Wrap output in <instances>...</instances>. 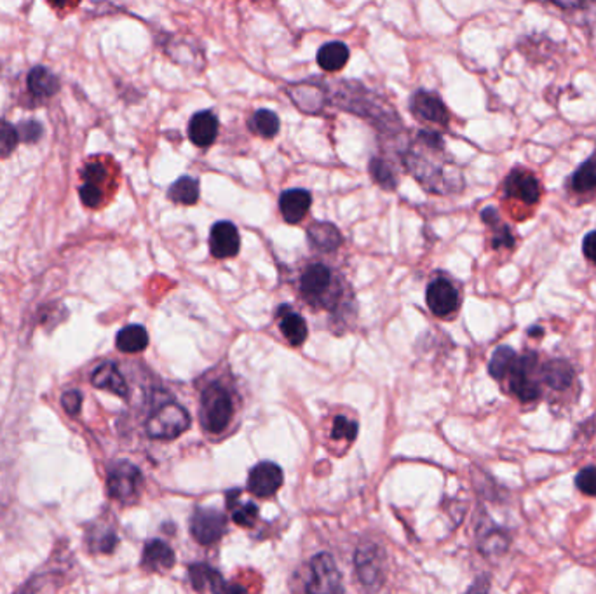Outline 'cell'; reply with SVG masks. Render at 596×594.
<instances>
[{
  "label": "cell",
  "instance_id": "ac0fdd59",
  "mask_svg": "<svg viewBox=\"0 0 596 594\" xmlns=\"http://www.w3.org/2000/svg\"><path fill=\"white\" fill-rule=\"evenodd\" d=\"M277 327L283 333V336L288 340V344L294 345V347L302 345L307 338V333H309L305 319L298 312L292 310L288 305L279 307V310H277Z\"/></svg>",
  "mask_w": 596,
  "mask_h": 594
},
{
  "label": "cell",
  "instance_id": "83f0119b",
  "mask_svg": "<svg viewBox=\"0 0 596 594\" xmlns=\"http://www.w3.org/2000/svg\"><path fill=\"white\" fill-rule=\"evenodd\" d=\"M239 490L227 492V507L231 509L232 520L239 527H253L259 518V507L253 502L237 504Z\"/></svg>",
  "mask_w": 596,
  "mask_h": 594
},
{
  "label": "cell",
  "instance_id": "3957f363",
  "mask_svg": "<svg viewBox=\"0 0 596 594\" xmlns=\"http://www.w3.org/2000/svg\"><path fill=\"white\" fill-rule=\"evenodd\" d=\"M112 173L114 169L110 167V161L103 157L91 159L82 167V185L79 187V196L86 208L98 209L106 202L108 194H112L110 187L115 185Z\"/></svg>",
  "mask_w": 596,
  "mask_h": 594
},
{
  "label": "cell",
  "instance_id": "ffe728a7",
  "mask_svg": "<svg viewBox=\"0 0 596 594\" xmlns=\"http://www.w3.org/2000/svg\"><path fill=\"white\" fill-rule=\"evenodd\" d=\"M91 384L97 389L108 391L119 397H128V384L114 363L99 364L91 375Z\"/></svg>",
  "mask_w": 596,
  "mask_h": 594
},
{
  "label": "cell",
  "instance_id": "e575fe53",
  "mask_svg": "<svg viewBox=\"0 0 596 594\" xmlns=\"http://www.w3.org/2000/svg\"><path fill=\"white\" fill-rule=\"evenodd\" d=\"M575 485L577 488L586 494V496H596V467H586L583 469L577 478H575Z\"/></svg>",
  "mask_w": 596,
  "mask_h": 594
},
{
  "label": "cell",
  "instance_id": "2e32d148",
  "mask_svg": "<svg viewBox=\"0 0 596 594\" xmlns=\"http://www.w3.org/2000/svg\"><path fill=\"white\" fill-rule=\"evenodd\" d=\"M574 380H575V373L566 361L555 360V361L541 364L542 387H549L551 391L563 393L572 387Z\"/></svg>",
  "mask_w": 596,
  "mask_h": 594
},
{
  "label": "cell",
  "instance_id": "603a6c76",
  "mask_svg": "<svg viewBox=\"0 0 596 594\" xmlns=\"http://www.w3.org/2000/svg\"><path fill=\"white\" fill-rule=\"evenodd\" d=\"M309 242L321 251H336L342 244V233L328 222H316L307 229Z\"/></svg>",
  "mask_w": 596,
  "mask_h": 594
},
{
  "label": "cell",
  "instance_id": "8d00e7d4",
  "mask_svg": "<svg viewBox=\"0 0 596 594\" xmlns=\"http://www.w3.org/2000/svg\"><path fill=\"white\" fill-rule=\"evenodd\" d=\"M62 404L68 415L75 417V415H79L81 406H82V395L79 391H68L62 397Z\"/></svg>",
  "mask_w": 596,
  "mask_h": 594
},
{
  "label": "cell",
  "instance_id": "52a82bcc",
  "mask_svg": "<svg viewBox=\"0 0 596 594\" xmlns=\"http://www.w3.org/2000/svg\"><path fill=\"white\" fill-rule=\"evenodd\" d=\"M309 594H344L342 575L328 553H319L311 560V577L307 581Z\"/></svg>",
  "mask_w": 596,
  "mask_h": 594
},
{
  "label": "cell",
  "instance_id": "d6a6232c",
  "mask_svg": "<svg viewBox=\"0 0 596 594\" xmlns=\"http://www.w3.org/2000/svg\"><path fill=\"white\" fill-rule=\"evenodd\" d=\"M20 143V134L14 126L0 119V159L9 157Z\"/></svg>",
  "mask_w": 596,
  "mask_h": 594
},
{
  "label": "cell",
  "instance_id": "5b68a950",
  "mask_svg": "<svg viewBox=\"0 0 596 594\" xmlns=\"http://www.w3.org/2000/svg\"><path fill=\"white\" fill-rule=\"evenodd\" d=\"M191 428L189 412L176 404L166 403L147 420V434L154 439H175Z\"/></svg>",
  "mask_w": 596,
  "mask_h": 594
},
{
  "label": "cell",
  "instance_id": "9a60e30c",
  "mask_svg": "<svg viewBox=\"0 0 596 594\" xmlns=\"http://www.w3.org/2000/svg\"><path fill=\"white\" fill-rule=\"evenodd\" d=\"M311 204H312V196L309 191H303V189L286 191L279 198L281 216L290 225L300 224L305 218V215L309 213Z\"/></svg>",
  "mask_w": 596,
  "mask_h": 594
},
{
  "label": "cell",
  "instance_id": "cb8c5ba5",
  "mask_svg": "<svg viewBox=\"0 0 596 594\" xmlns=\"http://www.w3.org/2000/svg\"><path fill=\"white\" fill-rule=\"evenodd\" d=\"M481 218L494 231V237H492L494 250H511L515 246V235L511 229L500 220L496 208H485L481 211Z\"/></svg>",
  "mask_w": 596,
  "mask_h": 594
},
{
  "label": "cell",
  "instance_id": "7c38bea8",
  "mask_svg": "<svg viewBox=\"0 0 596 594\" xmlns=\"http://www.w3.org/2000/svg\"><path fill=\"white\" fill-rule=\"evenodd\" d=\"M504 194L507 198L533 206L541 200V185L529 171L513 169L504 180Z\"/></svg>",
  "mask_w": 596,
  "mask_h": 594
},
{
  "label": "cell",
  "instance_id": "7a4b0ae2",
  "mask_svg": "<svg viewBox=\"0 0 596 594\" xmlns=\"http://www.w3.org/2000/svg\"><path fill=\"white\" fill-rule=\"evenodd\" d=\"M506 378L509 382L511 393L524 403H532L542 396L541 361L537 352L529 351L516 354Z\"/></svg>",
  "mask_w": 596,
  "mask_h": 594
},
{
  "label": "cell",
  "instance_id": "e0dca14e",
  "mask_svg": "<svg viewBox=\"0 0 596 594\" xmlns=\"http://www.w3.org/2000/svg\"><path fill=\"white\" fill-rule=\"evenodd\" d=\"M218 136V119L213 112L202 110L192 115L189 123V140L196 147H209Z\"/></svg>",
  "mask_w": 596,
  "mask_h": 594
},
{
  "label": "cell",
  "instance_id": "44dd1931",
  "mask_svg": "<svg viewBox=\"0 0 596 594\" xmlns=\"http://www.w3.org/2000/svg\"><path fill=\"white\" fill-rule=\"evenodd\" d=\"M175 564L173 549L159 539L149 540L143 547L141 566L149 572H165Z\"/></svg>",
  "mask_w": 596,
  "mask_h": 594
},
{
  "label": "cell",
  "instance_id": "1f68e13d",
  "mask_svg": "<svg viewBox=\"0 0 596 594\" xmlns=\"http://www.w3.org/2000/svg\"><path fill=\"white\" fill-rule=\"evenodd\" d=\"M370 174L371 178L386 191H393L396 189L397 178L393 171V167L387 165L386 161L382 159H371L370 163Z\"/></svg>",
  "mask_w": 596,
  "mask_h": 594
},
{
  "label": "cell",
  "instance_id": "f1b7e54d",
  "mask_svg": "<svg viewBox=\"0 0 596 594\" xmlns=\"http://www.w3.org/2000/svg\"><path fill=\"white\" fill-rule=\"evenodd\" d=\"M167 198L175 204L194 206L199 200V182L191 176L178 178L167 191Z\"/></svg>",
  "mask_w": 596,
  "mask_h": 594
},
{
  "label": "cell",
  "instance_id": "6da1fadb",
  "mask_svg": "<svg viewBox=\"0 0 596 594\" xmlns=\"http://www.w3.org/2000/svg\"><path fill=\"white\" fill-rule=\"evenodd\" d=\"M298 292L311 307L333 310L342 297L340 277L328 265L309 264L298 276Z\"/></svg>",
  "mask_w": 596,
  "mask_h": 594
},
{
  "label": "cell",
  "instance_id": "f35d334b",
  "mask_svg": "<svg viewBox=\"0 0 596 594\" xmlns=\"http://www.w3.org/2000/svg\"><path fill=\"white\" fill-rule=\"evenodd\" d=\"M490 593V579L487 575H481L478 577L471 588L465 591L464 594H489Z\"/></svg>",
  "mask_w": 596,
  "mask_h": 594
},
{
  "label": "cell",
  "instance_id": "d4e9b609",
  "mask_svg": "<svg viewBox=\"0 0 596 594\" xmlns=\"http://www.w3.org/2000/svg\"><path fill=\"white\" fill-rule=\"evenodd\" d=\"M349 62V47L344 42L333 40L318 51V65L325 72H338Z\"/></svg>",
  "mask_w": 596,
  "mask_h": 594
},
{
  "label": "cell",
  "instance_id": "277c9868",
  "mask_svg": "<svg viewBox=\"0 0 596 594\" xmlns=\"http://www.w3.org/2000/svg\"><path fill=\"white\" fill-rule=\"evenodd\" d=\"M232 412H234L232 397L224 386L211 384L202 391L199 419L204 429L209 432H222L231 422Z\"/></svg>",
  "mask_w": 596,
  "mask_h": 594
},
{
  "label": "cell",
  "instance_id": "d6986e66",
  "mask_svg": "<svg viewBox=\"0 0 596 594\" xmlns=\"http://www.w3.org/2000/svg\"><path fill=\"white\" fill-rule=\"evenodd\" d=\"M189 577H191V582H192L194 590L199 593L209 590L211 594H224L227 590L222 573L218 570L211 568L206 563L191 564L189 566Z\"/></svg>",
  "mask_w": 596,
  "mask_h": 594
},
{
  "label": "cell",
  "instance_id": "8fae6325",
  "mask_svg": "<svg viewBox=\"0 0 596 594\" xmlns=\"http://www.w3.org/2000/svg\"><path fill=\"white\" fill-rule=\"evenodd\" d=\"M410 110L415 119L421 123H430L438 126H448L450 114L445 103L436 93L430 91H417L410 99Z\"/></svg>",
  "mask_w": 596,
  "mask_h": 594
},
{
  "label": "cell",
  "instance_id": "d590c367",
  "mask_svg": "<svg viewBox=\"0 0 596 594\" xmlns=\"http://www.w3.org/2000/svg\"><path fill=\"white\" fill-rule=\"evenodd\" d=\"M18 134H20V141L35 143L42 136V126L37 121H27V123L20 124Z\"/></svg>",
  "mask_w": 596,
  "mask_h": 594
},
{
  "label": "cell",
  "instance_id": "ab89813d",
  "mask_svg": "<svg viewBox=\"0 0 596 594\" xmlns=\"http://www.w3.org/2000/svg\"><path fill=\"white\" fill-rule=\"evenodd\" d=\"M226 594H248L246 588L239 586V584H232L231 588L226 590Z\"/></svg>",
  "mask_w": 596,
  "mask_h": 594
},
{
  "label": "cell",
  "instance_id": "74e56055",
  "mask_svg": "<svg viewBox=\"0 0 596 594\" xmlns=\"http://www.w3.org/2000/svg\"><path fill=\"white\" fill-rule=\"evenodd\" d=\"M583 255L586 260L596 265V231L590 232L583 241Z\"/></svg>",
  "mask_w": 596,
  "mask_h": 594
},
{
  "label": "cell",
  "instance_id": "9c48e42d",
  "mask_svg": "<svg viewBox=\"0 0 596 594\" xmlns=\"http://www.w3.org/2000/svg\"><path fill=\"white\" fill-rule=\"evenodd\" d=\"M227 531V518L224 513L211 507H199L191 520V533L196 542L209 546L218 542Z\"/></svg>",
  "mask_w": 596,
  "mask_h": 594
},
{
  "label": "cell",
  "instance_id": "f546056e",
  "mask_svg": "<svg viewBox=\"0 0 596 594\" xmlns=\"http://www.w3.org/2000/svg\"><path fill=\"white\" fill-rule=\"evenodd\" d=\"M248 126L251 132L262 138H274L279 132L281 123H279V117L272 110L262 108L251 115Z\"/></svg>",
  "mask_w": 596,
  "mask_h": 594
},
{
  "label": "cell",
  "instance_id": "4316f807",
  "mask_svg": "<svg viewBox=\"0 0 596 594\" xmlns=\"http://www.w3.org/2000/svg\"><path fill=\"white\" fill-rule=\"evenodd\" d=\"M568 187L575 194L596 192V154L575 169L568 180Z\"/></svg>",
  "mask_w": 596,
  "mask_h": 594
},
{
  "label": "cell",
  "instance_id": "836d02e7",
  "mask_svg": "<svg viewBox=\"0 0 596 594\" xmlns=\"http://www.w3.org/2000/svg\"><path fill=\"white\" fill-rule=\"evenodd\" d=\"M358 434V424L338 415L333 422V429H331V437L333 439H345V441H354Z\"/></svg>",
  "mask_w": 596,
  "mask_h": 594
},
{
  "label": "cell",
  "instance_id": "ba28073f",
  "mask_svg": "<svg viewBox=\"0 0 596 594\" xmlns=\"http://www.w3.org/2000/svg\"><path fill=\"white\" fill-rule=\"evenodd\" d=\"M356 573L368 591H377L384 584L386 577V555L375 544H366L356 551L354 556Z\"/></svg>",
  "mask_w": 596,
  "mask_h": 594
},
{
  "label": "cell",
  "instance_id": "30bf717a",
  "mask_svg": "<svg viewBox=\"0 0 596 594\" xmlns=\"http://www.w3.org/2000/svg\"><path fill=\"white\" fill-rule=\"evenodd\" d=\"M426 301L434 316L448 318L459 309L461 295L450 279L434 277L426 290Z\"/></svg>",
  "mask_w": 596,
  "mask_h": 594
},
{
  "label": "cell",
  "instance_id": "4fadbf2b",
  "mask_svg": "<svg viewBox=\"0 0 596 594\" xmlns=\"http://www.w3.org/2000/svg\"><path fill=\"white\" fill-rule=\"evenodd\" d=\"M241 237L232 222H217L209 232V251L215 259H232L239 253Z\"/></svg>",
  "mask_w": 596,
  "mask_h": 594
},
{
  "label": "cell",
  "instance_id": "5bb4252c",
  "mask_svg": "<svg viewBox=\"0 0 596 594\" xmlns=\"http://www.w3.org/2000/svg\"><path fill=\"white\" fill-rule=\"evenodd\" d=\"M283 471L277 463L260 462L257 463L248 478V488L253 496H274L281 485H283Z\"/></svg>",
  "mask_w": 596,
  "mask_h": 594
},
{
  "label": "cell",
  "instance_id": "4dcf8cb0",
  "mask_svg": "<svg viewBox=\"0 0 596 594\" xmlns=\"http://www.w3.org/2000/svg\"><path fill=\"white\" fill-rule=\"evenodd\" d=\"M516 358V352L511 349V347H497L496 352L492 354L490 358V363H489V373L496 378V380H504L509 368H511V363L515 361Z\"/></svg>",
  "mask_w": 596,
  "mask_h": 594
},
{
  "label": "cell",
  "instance_id": "7402d4cb",
  "mask_svg": "<svg viewBox=\"0 0 596 594\" xmlns=\"http://www.w3.org/2000/svg\"><path fill=\"white\" fill-rule=\"evenodd\" d=\"M29 91L35 98H51L60 91V81L46 66H35L29 73Z\"/></svg>",
  "mask_w": 596,
  "mask_h": 594
},
{
  "label": "cell",
  "instance_id": "484cf974",
  "mask_svg": "<svg viewBox=\"0 0 596 594\" xmlns=\"http://www.w3.org/2000/svg\"><path fill=\"white\" fill-rule=\"evenodd\" d=\"M115 345L121 352L138 354L149 345V333L140 325H130L117 333Z\"/></svg>",
  "mask_w": 596,
  "mask_h": 594
},
{
  "label": "cell",
  "instance_id": "8992f818",
  "mask_svg": "<svg viewBox=\"0 0 596 594\" xmlns=\"http://www.w3.org/2000/svg\"><path fill=\"white\" fill-rule=\"evenodd\" d=\"M141 485H143V478H141L140 469L134 463L121 461L110 467L108 478H106V488L112 498H115L123 504H130L140 496Z\"/></svg>",
  "mask_w": 596,
  "mask_h": 594
}]
</instances>
